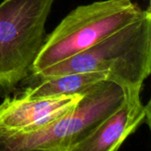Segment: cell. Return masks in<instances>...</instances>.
<instances>
[{"label":"cell","mask_w":151,"mask_h":151,"mask_svg":"<svg viewBox=\"0 0 151 151\" xmlns=\"http://www.w3.org/2000/svg\"><path fill=\"white\" fill-rule=\"evenodd\" d=\"M104 73L124 93L141 92L151 73V11L94 46L36 74L48 78L73 73Z\"/></svg>","instance_id":"cell-1"},{"label":"cell","mask_w":151,"mask_h":151,"mask_svg":"<svg viewBox=\"0 0 151 151\" xmlns=\"http://www.w3.org/2000/svg\"><path fill=\"white\" fill-rule=\"evenodd\" d=\"M132 0H100L79 5L45 36L30 74H36L94 46L144 13Z\"/></svg>","instance_id":"cell-2"},{"label":"cell","mask_w":151,"mask_h":151,"mask_svg":"<svg viewBox=\"0 0 151 151\" xmlns=\"http://www.w3.org/2000/svg\"><path fill=\"white\" fill-rule=\"evenodd\" d=\"M123 101L119 86L100 81L83 94L69 113L51 125L32 133L0 132V151H73Z\"/></svg>","instance_id":"cell-3"},{"label":"cell","mask_w":151,"mask_h":151,"mask_svg":"<svg viewBox=\"0 0 151 151\" xmlns=\"http://www.w3.org/2000/svg\"><path fill=\"white\" fill-rule=\"evenodd\" d=\"M55 0L0 3V90H12L27 78L45 39Z\"/></svg>","instance_id":"cell-4"},{"label":"cell","mask_w":151,"mask_h":151,"mask_svg":"<svg viewBox=\"0 0 151 151\" xmlns=\"http://www.w3.org/2000/svg\"><path fill=\"white\" fill-rule=\"evenodd\" d=\"M83 95L27 97L6 96L0 104V132L32 133L69 113Z\"/></svg>","instance_id":"cell-5"},{"label":"cell","mask_w":151,"mask_h":151,"mask_svg":"<svg viewBox=\"0 0 151 151\" xmlns=\"http://www.w3.org/2000/svg\"><path fill=\"white\" fill-rule=\"evenodd\" d=\"M150 103L144 104L141 92L124 93L121 105L73 151H116L142 124L150 127Z\"/></svg>","instance_id":"cell-6"},{"label":"cell","mask_w":151,"mask_h":151,"mask_svg":"<svg viewBox=\"0 0 151 151\" xmlns=\"http://www.w3.org/2000/svg\"><path fill=\"white\" fill-rule=\"evenodd\" d=\"M107 81L104 73H73L48 78L28 75L19 84L21 89L16 95L27 97L83 95L96 83Z\"/></svg>","instance_id":"cell-7"}]
</instances>
